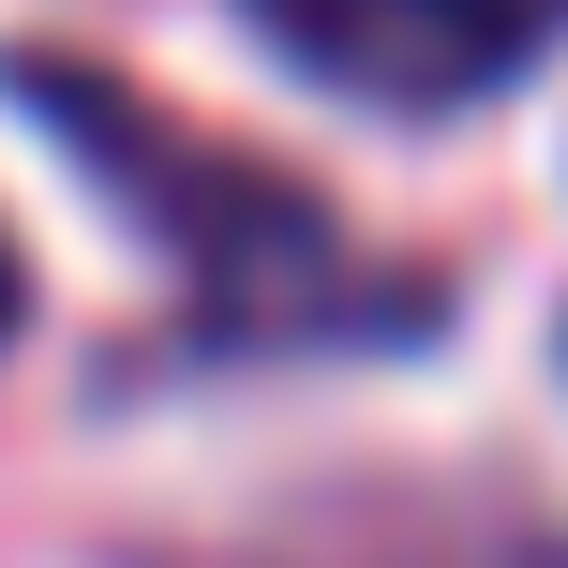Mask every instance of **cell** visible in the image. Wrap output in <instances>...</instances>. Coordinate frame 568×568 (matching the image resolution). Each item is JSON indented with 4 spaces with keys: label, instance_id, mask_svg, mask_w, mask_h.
I'll list each match as a JSON object with an SVG mask.
<instances>
[{
    "label": "cell",
    "instance_id": "1",
    "mask_svg": "<svg viewBox=\"0 0 568 568\" xmlns=\"http://www.w3.org/2000/svg\"><path fill=\"white\" fill-rule=\"evenodd\" d=\"M0 90H16V105H45V135L75 150V165L105 180V195L135 210L180 270H195L210 314H240V329H300V314L344 300V240H329V210H314L284 165H240V150L180 135L165 105L75 75V60H0Z\"/></svg>",
    "mask_w": 568,
    "mask_h": 568
},
{
    "label": "cell",
    "instance_id": "2",
    "mask_svg": "<svg viewBox=\"0 0 568 568\" xmlns=\"http://www.w3.org/2000/svg\"><path fill=\"white\" fill-rule=\"evenodd\" d=\"M314 90L344 105H389V120H449L524 90L568 45V0H240Z\"/></svg>",
    "mask_w": 568,
    "mask_h": 568
},
{
    "label": "cell",
    "instance_id": "3",
    "mask_svg": "<svg viewBox=\"0 0 568 568\" xmlns=\"http://www.w3.org/2000/svg\"><path fill=\"white\" fill-rule=\"evenodd\" d=\"M16 314H30V270H16V240H0V344H16Z\"/></svg>",
    "mask_w": 568,
    "mask_h": 568
}]
</instances>
